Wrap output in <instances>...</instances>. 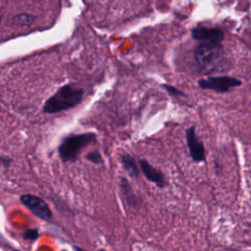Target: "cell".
Returning a JSON list of instances; mask_svg holds the SVG:
<instances>
[{
	"label": "cell",
	"instance_id": "cell-1",
	"mask_svg": "<svg viewBox=\"0 0 251 251\" xmlns=\"http://www.w3.org/2000/svg\"><path fill=\"white\" fill-rule=\"evenodd\" d=\"M194 61L203 72H222L227 63L222 43H199L194 50Z\"/></svg>",
	"mask_w": 251,
	"mask_h": 251
},
{
	"label": "cell",
	"instance_id": "cell-7",
	"mask_svg": "<svg viewBox=\"0 0 251 251\" xmlns=\"http://www.w3.org/2000/svg\"><path fill=\"white\" fill-rule=\"evenodd\" d=\"M186 144L189 150L190 157L194 162H202L206 158L205 147L202 141L198 138L195 130V126H189L185 131Z\"/></svg>",
	"mask_w": 251,
	"mask_h": 251
},
{
	"label": "cell",
	"instance_id": "cell-18",
	"mask_svg": "<svg viewBox=\"0 0 251 251\" xmlns=\"http://www.w3.org/2000/svg\"><path fill=\"white\" fill-rule=\"evenodd\" d=\"M250 89H251V85H250Z\"/></svg>",
	"mask_w": 251,
	"mask_h": 251
},
{
	"label": "cell",
	"instance_id": "cell-9",
	"mask_svg": "<svg viewBox=\"0 0 251 251\" xmlns=\"http://www.w3.org/2000/svg\"><path fill=\"white\" fill-rule=\"evenodd\" d=\"M121 192H122L124 198L126 199V203L128 204V206L137 208L140 205L139 198L135 195L130 184L128 183V181L126 178L121 179Z\"/></svg>",
	"mask_w": 251,
	"mask_h": 251
},
{
	"label": "cell",
	"instance_id": "cell-14",
	"mask_svg": "<svg viewBox=\"0 0 251 251\" xmlns=\"http://www.w3.org/2000/svg\"><path fill=\"white\" fill-rule=\"evenodd\" d=\"M162 86L165 88V90H166L171 96H174V97L185 96V94H184L181 90L177 89L176 87H175V86H173V85H170V84H163Z\"/></svg>",
	"mask_w": 251,
	"mask_h": 251
},
{
	"label": "cell",
	"instance_id": "cell-10",
	"mask_svg": "<svg viewBox=\"0 0 251 251\" xmlns=\"http://www.w3.org/2000/svg\"><path fill=\"white\" fill-rule=\"evenodd\" d=\"M121 162L123 164L124 169L128 173L130 176L135 178L139 176V169L136 164V161L132 156L128 154H123L121 156Z\"/></svg>",
	"mask_w": 251,
	"mask_h": 251
},
{
	"label": "cell",
	"instance_id": "cell-17",
	"mask_svg": "<svg viewBox=\"0 0 251 251\" xmlns=\"http://www.w3.org/2000/svg\"><path fill=\"white\" fill-rule=\"evenodd\" d=\"M0 21H1V12H0Z\"/></svg>",
	"mask_w": 251,
	"mask_h": 251
},
{
	"label": "cell",
	"instance_id": "cell-2",
	"mask_svg": "<svg viewBox=\"0 0 251 251\" xmlns=\"http://www.w3.org/2000/svg\"><path fill=\"white\" fill-rule=\"evenodd\" d=\"M84 90L75 83H69L60 87L50 96L43 106L46 114H55L77 106L83 97Z\"/></svg>",
	"mask_w": 251,
	"mask_h": 251
},
{
	"label": "cell",
	"instance_id": "cell-4",
	"mask_svg": "<svg viewBox=\"0 0 251 251\" xmlns=\"http://www.w3.org/2000/svg\"><path fill=\"white\" fill-rule=\"evenodd\" d=\"M242 81L231 76H209L198 80V86L202 89H209L219 93H225L232 88L241 86Z\"/></svg>",
	"mask_w": 251,
	"mask_h": 251
},
{
	"label": "cell",
	"instance_id": "cell-16",
	"mask_svg": "<svg viewBox=\"0 0 251 251\" xmlns=\"http://www.w3.org/2000/svg\"><path fill=\"white\" fill-rule=\"evenodd\" d=\"M74 251H84L82 248H79V247H77V246H75V248H74Z\"/></svg>",
	"mask_w": 251,
	"mask_h": 251
},
{
	"label": "cell",
	"instance_id": "cell-11",
	"mask_svg": "<svg viewBox=\"0 0 251 251\" xmlns=\"http://www.w3.org/2000/svg\"><path fill=\"white\" fill-rule=\"evenodd\" d=\"M35 21V16L28 13H21L12 18V25L17 26H29Z\"/></svg>",
	"mask_w": 251,
	"mask_h": 251
},
{
	"label": "cell",
	"instance_id": "cell-13",
	"mask_svg": "<svg viewBox=\"0 0 251 251\" xmlns=\"http://www.w3.org/2000/svg\"><path fill=\"white\" fill-rule=\"evenodd\" d=\"M23 237L25 239H27V240H30V241H34V240H36L39 237V231H38L37 228H27L24 232Z\"/></svg>",
	"mask_w": 251,
	"mask_h": 251
},
{
	"label": "cell",
	"instance_id": "cell-6",
	"mask_svg": "<svg viewBox=\"0 0 251 251\" xmlns=\"http://www.w3.org/2000/svg\"><path fill=\"white\" fill-rule=\"evenodd\" d=\"M191 36L199 43H222L225 33L219 27L197 25L191 29Z\"/></svg>",
	"mask_w": 251,
	"mask_h": 251
},
{
	"label": "cell",
	"instance_id": "cell-8",
	"mask_svg": "<svg viewBox=\"0 0 251 251\" xmlns=\"http://www.w3.org/2000/svg\"><path fill=\"white\" fill-rule=\"evenodd\" d=\"M139 166L143 175L149 181L155 183L157 186L161 188L166 185L165 176L160 170L156 169L150 163H148L146 160H143V159L139 161Z\"/></svg>",
	"mask_w": 251,
	"mask_h": 251
},
{
	"label": "cell",
	"instance_id": "cell-12",
	"mask_svg": "<svg viewBox=\"0 0 251 251\" xmlns=\"http://www.w3.org/2000/svg\"><path fill=\"white\" fill-rule=\"evenodd\" d=\"M85 158L87 161H89L93 164H96V165L103 163V158H102L101 154L99 153V151H97V150H94V151L88 153Z\"/></svg>",
	"mask_w": 251,
	"mask_h": 251
},
{
	"label": "cell",
	"instance_id": "cell-15",
	"mask_svg": "<svg viewBox=\"0 0 251 251\" xmlns=\"http://www.w3.org/2000/svg\"><path fill=\"white\" fill-rule=\"evenodd\" d=\"M0 163L5 167H9V165L11 163V159H9L7 157H0Z\"/></svg>",
	"mask_w": 251,
	"mask_h": 251
},
{
	"label": "cell",
	"instance_id": "cell-5",
	"mask_svg": "<svg viewBox=\"0 0 251 251\" xmlns=\"http://www.w3.org/2000/svg\"><path fill=\"white\" fill-rule=\"evenodd\" d=\"M21 202L40 220L49 221L52 218L50 207L39 196L34 194H23L21 196Z\"/></svg>",
	"mask_w": 251,
	"mask_h": 251
},
{
	"label": "cell",
	"instance_id": "cell-3",
	"mask_svg": "<svg viewBox=\"0 0 251 251\" xmlns=\"http://www.w3.org/2000/svg\"><path fill=\"white\" fill-rule=\"evenodd\" d=\"M96 140V135L92 132L71 134L63 138L58 152L64 162H75L81 150Z\"/></svg>",
	"mask_w": 251,
	"mask_h": 251
}]
</instances>
